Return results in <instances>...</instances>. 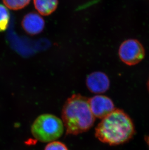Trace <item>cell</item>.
Returning a JSON list of instances; mask_svg holds the SVG:
<instances>
[{"mask_svg": "<svg viewBox=\"0 0 149 150\" xmlns=\"http://www.w3.org/2000/svg\"><path fill=\"white\" fill-rule=\"evenodd\" d=\"M119 55L121 60L127 65H135L143 59L145 50L138 40L129 39L121 44Z\"/></svg>", "mask_w": 149, "mask_h": 150, "instance_id": "obj_4", "label": "cell"}, {"mask_svg": "<svg viewBox=\"0 0 149 150\" xmlns=\"http://www.w3.org/2000/svg\"><path fill=\"white\" fill-rule=\"evenodd\" d=\"M3 1L8 8L17 10L26 6L30 3L31 0H3Z\"/></svg>", "mask_w": 149, "mask_h": 150, "instance_id": "obj_9", "label": "cell"}, {"mask_svg": "<svg viewBox=\"0 0 149 150\" xmlns=\"http://www.w3.org/2000/svg\"><path fill=\"white\" fill-rule=\"evenodd\" d=\"M65 126L61 119L51 114H43L37 117L31 126L35 139L44 143L55 141L63 134Z\"/></svg>", "mask_w": 149, "mask_h": 150, "instance_id": "obj_3", "label": "cell"}, {"mask_svg": "<svg viewBox=\"0 0 149 150\" xmlns=\"http://www.w3.org/2000/svg\"><path fill=\"white\" fill-rule=\"evenodd\" d=\"M35 8L40 14L48 16L56 9L58 0H34Z\"/></svg>", "mask_w": 149, "mask_h": 150, "instance_id": "obj_8", "label": "cell"}, {"mask_svg": "<svg viewBox=\"0 0 149 150\" xmlns=\"http://www.w3.org/2000/svg\"><path fill=\"white\" fill-rule=\"evenodd\" d=\"M146 141L147 143L148 144V146H149V136H148V137H146Z\"/></svg>", "mask_w": 149, "mask_h": 150, "instance_id": "obj_12", "label": "cell"}, {"mask_svg": "<svg viewBox=\"0 0 149 150\" xmlns=\"http://www.w3.org/2000/svg\"><path fill=\"white\" fill-rule=\"evenodd\" d=\"M44 150H68V149L64 143L55 140L48 143Z\"/></svg>", "mask_w": 149, "mask_h": 150, "instance_id": "obj_11", "label": "cell"}, {"mask_svg": "<svg viewBox=\"0 0 149 150\" xmlns=\"http://www.w3.org/2000/svg\"><path fill=\"white\" fill-rule=\"evenodd\" d=\"M89 105L95 117L102 119L115 109L112 100L107 96L96 95L89 99Z\"/></svg>", "mask_w": 149, "mask_h": 150, "instance_id": "obj_5", "label": "cell"}, {"mask_svg": "<svg viewBox=\"0 0 149 150\" xmlns=\"http://www.w3.org/2000/svg\"><path fill=\"white\" fill-rule=\"evenodd\" d=\"M96 119L90 109L89 98L79 94L72 95L63 105L62 120L66 134L77 135L87 132Z\"/></svg>", "mask_w": 149, "mask_h": 150, "instance_id": "obj_2", "label": "cell"}, {"mask_svg": "<svg viewBox=\"0 0 149 150\" xmlns=\"http://www.w3.org/2000/svg\"><path fill=\"white\" fill-rule=\"evenodd\" d=\"M132 119L122 109H115L101 119L95 129V136L102 143L115 146L128 142L134 136Z\"/></svg>", "mask_w": 149, "mask_h": 150, "instance_id": "obj_1", "label": "cell"}, {"mask_svg": "<svg viewBox=\"0 0 149 150\" xmlns=\"http://www.w3.org/2000/svg\"><path fill=\"white\" fill-rule=\"evenodd\" d=\"M24 31L31 35H35L42 31L45 21L42 17L35 12H31L24 16L22 23Z\"/></svg>", "mask_w": 149, "mask_h": 150, "instance_id": "obj_7", "label": "cell"}, {"mask_svg": "<svg viewBox=\"0 0 149 150\" xmlns=\"http://www.w3.org/2000/svg\"><path fill=\"white\" fill-rule=\"evenodd\" d=\"M9 20L8 10L4 6L0 4V32L7 29Z\"/></svg>", "mask_w": 149, "mask_h": 150, "instance_id": "obj_10", "label": "cell"}, {"mask_svg": "<svg viewBox=\"0 0 149 150\" xmlns=\"http://www.w3.org/2000/svg\"><path fill=\"white\" fill-rule=\"evenodd\" d=\"M148 89H149V80H148Z\"/></svg>", "mask_w": 149, "mask_h": 150, "instance_id": "obj_13", "label": "cell"}, {"mask_svg": "<svg viewBox=\"0 0 149 150\" xmlns=\"http://www.w3.org/2000/svg\"><path fill=\"white\" fill-rule=\"evenodd\" d=\"M86 85L92 93L101 94L106 92L110 86V80L104 72H93L87 77Z\"/></svg>", "mask_w": 149, "mask_h": 150, "instance_id": "obj_6", "label": "cell"}]
</instances>
